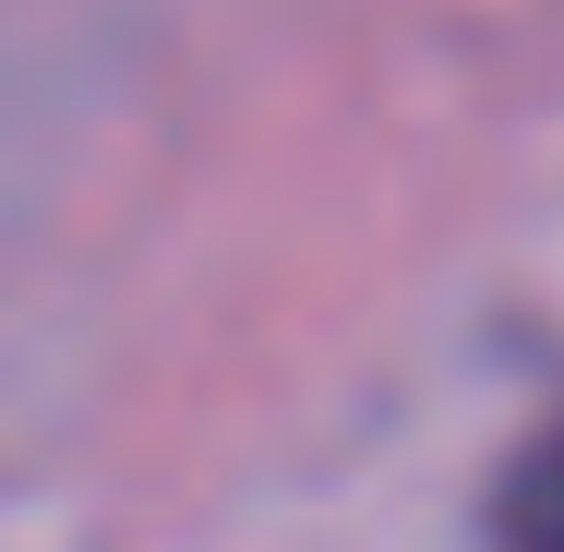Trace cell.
Instances as JSON below:
<instances>
[{
  "label": "cell",
  "instance_id": "1",
  "mask_svg": "<svg viewBox=\"0 0 564 552\" xmlns=\"http://www.w3.org/2000/svg\"><path fill=\"white\" fill-rule=\"evenodd\" d=\"M517 541H529V552H564V456H541V468L517 480Z\"/></svg>",
  "mask_w": 564,
  "mask_h": 552
}]
</instances>
